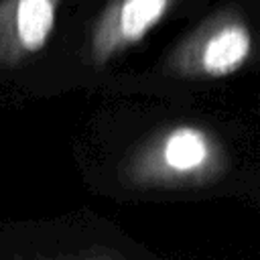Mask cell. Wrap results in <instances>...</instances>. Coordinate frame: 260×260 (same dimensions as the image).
Returning <instances> with one entry per match:
<instances>
[{
    "instance_id": "1",
    "label": "cell",
    "mask_w": 260,
    "mask_h": 260,
    "mask_svg": "<svg viewBox=\"0 0 260 260\" xmlns=\"http://www.w3.org/2000/svg\"><path fill=\"white\" fill-rule=\"evenodd\" d=\"M211 146L207 136L197 128L173 130L162 146V160L177 173H193L207 165Z\"/></svg>"
},
{
    "instance_id": "2",
    "label": "cell",
    "mask_w": 260,
    "mask_h": 260,
    "mask_svg": "<svg viewBox=\"0 0 260 260\" xmlns=\"http://www.w3.org/2000/svg\"><path fill=\"white\" fill-rule=\"evenodd\" d=\"M16 26L22 45L26 49H39L53 26L51 0H18Z\"/></svg>"
},
{
    "instance_id": "3",
    "label": "cell",
    "mask_w": 260,
    "mask_h": 260,
    "mask_svg": "<svg viewBox=\"0 0 260 260\" xmlns=\"http://www.w3.org/2000/svg\"><path fill=\"white\" fill-rule=\"evenodd\" d=\"M169 4L171 0H126L120 14L122 35L130 41L140 39L152 24H156L165 16Z\"/></svg>"
}]
</instances>
